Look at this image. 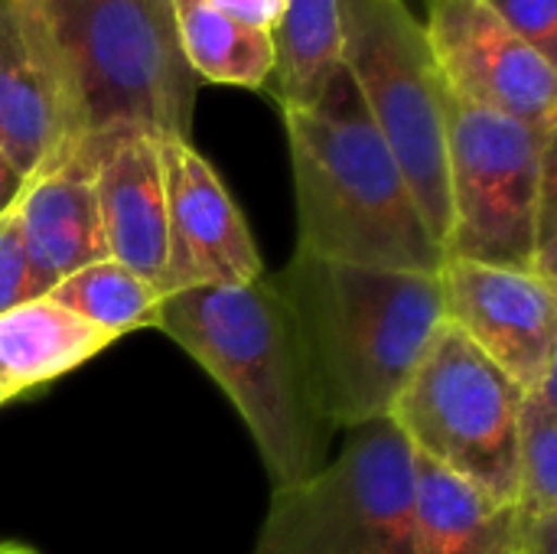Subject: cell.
<instances>
[{"label":"cell","instance_id":"1","mask_svg":"<svg viewBox=\"0 0 557 554\" xmlns=\"http://www.w3.org/2000/svg\"><path fill=\"white\" fill-rule=\"evenodd\" d=\"M290 320L320 421L359 428L395 398L444 323L441 271H388L294 251L268 278Z\"/></svg>","mask_w":557,"mask_h":554},{"label":"cell","instance_id":"2","mask_svg":"<svg viewBox=\"0 0 557 554\" xmlns=\"http://www.w3.org/2000/svg\"><path fill=\"white\" fill-rule=\"evenodd\" d=\"M284 127L297 199V251L388 271L437 274L444 268V248L434 242L346 65L317 101L284 108Z\"/></svg>","mask_w":557,"mask_h":554},{"label":"cell","instance_id":"3","mask_svg":"<svg viewBox=\"0 0 557 554\" xmlns=\"http://www.w3.org/2000/svg\"><path fill=\"white\" fill-rule=\"evenodd\" d=\"M163 330L232 398L274 490L294 487L326 464L330 428L304 379L300 349L268 274L238 287H193L163 297Z\"/></svg>","mask_w":557,"mask_h":554},{"label":"cell","instance_id":"4","mask_svg":"<svg viewBox=\"0 0 557 554\" xmlns=\"http://www.w3.org/2000/svg\"><path fill=\"white\" fill-rule=\"evenodd\" d=\"M39 10L69 69L82 140L189 137L199 78L173 0H39Z\"/></svg>","mask_w":557,"mask_h":554},{"label":"cell","instance_id":"5","mask_svg":"<svg viewBox=\"0 0 557 554\" xmlns=\"http://www.w3.org/2000/svg\"><path fill=\"white\" fill-rule=\"evenodd\" d=\"M450 229L444 261L535 271L555 281V137L450 95Z\"/></svg>","mask_w":557,"mask_h":554},{"label":"cell","instance_id":"6","mask_svg":"<svg viewBox=\"0 0 557 554\" xmlns=\"http://www.w3.org/2000/svg\"><path fill=\"white\" fill-rule=\"evenodd\" d=\"M343 65L398 163L434 242L450 229V91L405 0H343Z\"/></svg>","mask_w":557,"mask_h":554},{"label":"cell","instance_id":"7","mask_svg":"<svg viewBox=\"0 0 557 554\" xmlns=\"http://www.w3.org/2000/svg\"><path fill=\"white\" fill-rule=\"evenodd\" d=\"M522 398L525 389L444 320L388 418L414 457L516 506Z\"/></svg>","mask_w":557,"mask_h":554},{"label":"cell","instance_id":"8","mask_svg":"<svg viewBox=\"0 0 557 554\" xmlns=\"http://www.w3.org/2000/svg\"><path fill=\"white\" fill-rule=\"evenodd\" d=\"M255 554H414V451L395 421L349 428L333 460L274 490Z\"/></svg>","mask_w":557,"mask_h":554},{"label":"cell","instance_id":"9","mask_svg":"<svg viewBox=\"0 0 557 554\" xmlns=\"http://www.w3.org/2000/svg\"><path fill=\"white\" fill-rule=\"evenodd\" d=\"M424 36L454 98L555 137V62L522 42L483 0H431Z\"/></svg>","mask_w":557,"mask_h":554},{"label":"cell","instance_id":"10","mask_svg":"<svg viewBox=\"0 0 557 554\" xmlns=\"http://www.w3.org/2000/svg\"><path fill=\"white\" fill-rule=\"evenodd\" d=\"M166 183V264L160 294L238 287L264 278L261 251L232 193L189 137H160Z\"/></svg>","mask_w":557,"mask_h":554},{"label":"cell","instance_id":"11","mask_svg":"<svg viewBox=\"0 0 557 554\" xmlns=\"http://www.w3.org/2000/svg\"><path fill=\"white\" fill-rule=\"evenodd\" d=\"M78 140L69 69L39 0H0V150L29 180Z\"/></svg>","mask_w":557,"mask_h":554},{"label":"cell","instance_id":"12","mask_svg":"<svg viewBox=\"0 0 557 554\" xmlns=\"http://www.w3.org/2000/svg\"><path fill=\"white\" fill-rule=\"evenodd\" d=\"M444 320L525 392L557 366V284L535 271L447 258Z\"/></svg>","mask_w":557,"mask_h":554},{"label":"cell","instance_id":"13","mask_svg":"<svg viewBox=\"0 0 557 554\" xmlns=\"http://www.w3.org/2000/svg\"><path fill=\"white\" fill-rule=\"evenodd\" d=\"M78 147L95 160V196L108 258L160 291L166 264V183L160 137L114 134L82 140Z\"/></svg>","mask_w":557,"mask_h":554},{"label":"cell","instance_id":"14","mask_svg":"<svg viewBox=\"0 0 557 554\" xmlns=\"http://www.w3.org/2000/svg\"><path fill=\"white\" fill-rule=\"evenodd\" d=\"M13 209L29 255L36 297H46L78 268L108 258L95 196V160L88 150L75 147L59 163L29 176Z\"/></svg>","mask_w":557,"mask_h":554},{"label":"cell","instance_id":"15","mask_svg":"<svg viewBox=\"0 0 557 554\" xmlns=\"http://www.w3.org/2000/svg\"><path fill=\"white\" fill-rule=\"evenodd\" d=\"M414 554H525V529L512 503L414 457Z\"/></svg>","mask_w":557,"mask_h":554},{"label":"cell","instance_id":"16","mask_svg":"<svg viewBox=\"0 0 557 554\" xmlns=\"http://www.w3.org/2000/svg\"><path fill=\"white\" fill-rule=\"evenodd\" d=\"M111 343L108 333L52 297H36L0 313V385L7 402L75 372Z\"/></svg>","mask_w":557,"mask_h":554},{"label":"cell","instance_id":"17","mask_svg":"<svg viewBox=\"0 0 557 554\" xmlns=\"http://www.w3.org/2000/svg\"><path fill=\"white\" fill-rule=\"evenodd\" d=\"M274 39V98L284 108L317 101L343 69V0H287Z\"/></svg>","mask_w":557,"mask_h":554},{"label":"cell","instance_id":"18","mask_svg":"<svg viewBox=\"0 0 557 554\" xmlns=\"http://www.w3.org/2000/svg\"><path fill=\"white\" fill-rule=\"evenodd\" d=\"M183 56L196 78L235 88H264L274 72V39L245 26L209 0H173Z\"/></svg>","mask_w":557,"mask_h":554},{"label":"cell","instance_id":"19","mask_svg":"<svg viewBox=\"0 0 557 554\" xmlns=\"http://www.w3.org/2000/svg\"><path fill=\"white\" fill-rule=\"evenodd\" d=\"M46 297L69 307L72 313L108 333L114 343L134 330L157 327L163 307V294L150 281H144L140 274L127 271L111 258L78 268L65 281H59Z\"/></svg>","mask_w":557,"mask_h":554},{"label":"cell","instance_id":"20","mask_svg":"<svg viewBox=\"0 0 557 554\" xmlns=\"http://www.w3.org/2000/svg\"><path fill=\"white\" fill-rule=\"evenodd\" d=\"M555 376L545 372L522 398L519 415V493L522 529L557 522V395Z\"/></svg>","mask_w":557,"mask_h":554},{"label":"cell","instance_id":"21","mask_svg":"<svg viewBox=\"0 0 557 554\" xmlns=\"http://www.w3.org/2000/svg\"><path fill=\"white\" fill-rule=\"evenodd\" d=\"M26 300H36V284H33L29 255L23 245L20 219H16V209L10 206L0 216V313Z\"/></svg>","mask_w":557,"mask_h":554},{"label":"cell","instance_id":"22","mask_svg":"<svg viewBox=\"0 0 557 554\" xmlns=\"http://www.w3.org/2000/svg\"><path fill=\"white\" fill-rule=\"evenodd\" d=\"M522 42L539 49L548 62L557 52V0H483Z\"/></svg>","mask_w":557,"mask_h":554},{"label":"cell","instance_id":"23","mask_svg":"<svg viewBox=\"0 0 557 554\" xmlns=\"http://www.w3.org/2000/svg\"><path fill=\"white\" fill-rule=\"evenodd\" d=\"M215 10L228 13L232 20L245 23V26H255V29H264V33H274L281 16H284V7L287 0H209Z\"/></svg>","mask_w":557,"mask_h":554},{"label":"cell","instance_id":"24","mask_svg":"<svg viewBox=\"0 0 557 554\" xmlns=\"http://www.w3.org/2000/svg\"><path fill=\"white\" fill-rule=\"evenodd\" d=\"M26 186V180L13 170V163L7 160V153L0 150V216L16 202L20 189Z\"/></svg>","mask_w":557,"mask_h":554},{"label":"cell","instance_id":"25","mask_svg":"<svg viewBox=\"0 0 557 554\" xmlns=\"http://www.w3.org/2000/svg\"><path fill=\"white\" fill-rule=\"evenodd\" d=\"M0 554H36V552H29V549H16V545H7V549H0Z\"/></svg>","mask_w":557,"mask_h":554},{"label":"cell","instance_id":"26","mask_svg":"<svg viewBox=\"0 0 557 554\" xmlns=\"http://www.w3.org/2000/svg\"><path fill=\"white\" fill-rule=\"evenodd\" d=\"M7 402V392H3V385H0V405Z\"/></svg>","mask_w":557,"mask_h":554}]
</instances>
